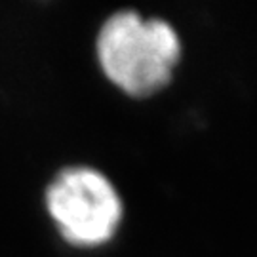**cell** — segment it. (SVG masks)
<instances>
[{
    "label": "cell",
    "mask_w": 257,
    "mask_h": 257,
    "mask_svg": "<svg viewBox=\"0 0 257 257\" xmlns=\"http://www.w3.org/2000/svg\"><path fill=\"white\" fill-rule=\"evenodd\" d=\"M95 54L103 74L116 88L147 97L172 80L181 57V38L166 19L118 10L97 31Z\"/></svg>",
    "instance_id": "cell-1"
},
{
    "label": "cell",
    "mask_w": 257,
    "mask_h": 257,
    "mask_svg": "<svg viewBox=\"0 0 257 257\" xmlns=\"http://www.w3.org/2000/svg\"><path fill=\"white\" fill-rule=\"evenodd\" d=\"M48 215L71 246L93 248L112 240L124 215L116 187L101 170L67 166L44 193Z\"/></svg>",
    "instance_id": "cell-2"
}]
</instances>
